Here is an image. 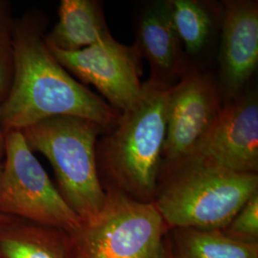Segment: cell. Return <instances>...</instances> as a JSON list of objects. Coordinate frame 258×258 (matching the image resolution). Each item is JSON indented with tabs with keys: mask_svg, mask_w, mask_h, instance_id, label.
<instances>
[{
	"mask_svg": "<svg viewBox=\"0 0 258 258\" xmlns=\"http://www.w3.org/2000/svg\"><path fill=\"white\" fill-rule=\"evenodd\" d=\"M45 29L46 19L39 12L16 19L13 82L0 103L3 132L20 131L55 116L92 120L109 132L120 113L57 61L47 45Z\"/></svg>",
	"mask_w": 258,
	"mask_h": 258,
	"instance_id": "obj_1",
	"label": "cell"
},
{
	"mask_svg": "<svg viewBox=\"0 0 258 258\" xmlns=\"http://www.w3.org/2000/svg\"><path fill=\"white\" fill-rule=\"evenodd\" d=\"M153 202L167 226L222 231L258 192L257 173H240L198 157L167 170Z\"/></svg>",
	"mask_w": 258,
	"mask_h": 258,
	"instance_id": "obj_2",
	"label": "cell"
},
{
	"mask_svg": "<svg viewBox=\"0 0 258 258\" xmlns=\"http://www.w3.org/2000/svg\"><path fill=\"white\" fill-rule=\"evenodd\" d=\"M172 86L148 81L138 102L98 141L97 160L135 199L148 202L157 191Z\"/></svg>",
	"mask_w": 258,
	"mask_h": 258,
	"instance_id": "obj_3",
	"label": "cell"
},
{
	"mask_svg": "<svg viewBox=\"0 0 258 258\" xmlns=\"http://www.w3.org/2000/svg\"><path fill=\"white\" fill-rule=\"evenodd\" d=\"M20 131L31 150L50 162L59 194L82 223L98 217L107 198L97 160L102 126L78 117L55 116Z\"/></svg>",
	"mask_w": 258,
	"mask_h": 258,
	"instance_id": "obj_4",
	"label": "cell"
},
{
	"mask_svg": "<svg viewBox=\"0 0 258 258\" xmlns=\"http://www.w3.org/2000/svg\"><path fill=\"white\" fill-rule=\"evenodd\" d=\"M106 203L94 220L75 234L77 258H168L164 243L166 222L153 202L120 189L106 191Z\"/></svg>",
	"mask_w": 258,
	"mask_h": 258,
	"instance_id": "obj_5",
	"label": "cell"
},
{
	"mask_svg": "<svg viewBox=\"0 0 258 258\" xmlns=\"http://www.w3.org/2000/svg\"><path fill=\"white\" fill-rule=\"evenodd\" d=\"M0 169V213L46 227L74 231L82 225L25 141L21 131L5 133Z\"/></svg>",
	"mask_w": 258,
	"mask_h": 258,
	"instance_id": "obj_6",
	"label": "cell"
},
{
	"mask_svg": "<svg viewBox=\"0 0 258 258\" xmlns=\"http://www.w3.org/2000/svg\"><path fill=\"white\" fill-rule=\"evenodd\" d=\"M49 47L57 61L83 83L95 86L111 106L123 113L144 92L142 57L135 45L126 46L112 36L79 51Z\"/></svg>",
	"mask_w": 258,
	"mask_h": 258,
	"instance_id": "obj_7",
	"label": "cell"
},
{
	"mask_svg": "<svg viewBox=\"0 0 258 258\" xmlns=\"http://www.w3.org/2000/svg\"><path fill=\"white\" fill-rule=\"evenodd\" d=\"M222 106L217 82L211 75L191 67L172 86L162 167L164 165L169 170L194 154Z\"/></svg>",
	"mask_w": 258,
	"mask_h": 258,
	"instance_id": "obj_8",
	"label": "cell"
},
{
	"mask_svg": "<svg viewBox=\"0 0 258 258\" xmlns=\"http://www.w3.org/2000/svg\"><path fill=\"white\" fill-rule=\"evenodd\" d=\"M190 157L201 158L235 172L257 173L256 95L243 93L237 99L223 103L212 128Z\"/></svg>",
	"mask_w": 258,
	"mask_h": 258,
	"instance_id": "obj_9",
	"label": "cell"
},
{
	"mask_svg": "<svg viewBox=\"0 0 258 258\" xmlns=\"http://www.w3.org/2000/svg\"><path fill=\"white\" fill-rule=\"evenodd\" d=\"M218 88L224 103L240 97L258 64V2L229 0L222 5Z\"/></svg>",
	"mask_w": 258,
	"mask_h": 258,
	"instance_id": "obj_10",
	"label": "cell"
},
{
	"mask_svg": "<svg viewBox=\"0 0 258 258\" xmlns=\"http://www.w3.org/2000/svg\"><path fill=\"white\" fill-rule=\"evenodd\" d=\"M134 45L149 62L151 82L173 86L192 67L176 33L168 1L153 2L141 11Z\"/></svg>",
	"mask_w": 258,
	"mask_h": 258,
	"instance_id": "obj_11",
	"label": "cell"
},
{
	"mask_svg": "<svg viewBox=\"0 0 258 258\" xmlns=\"http://www.w3.org/2000/svg\"><path fill=\"white\" fill-rule=\"evenodd\" d=\"M55 26L45 34L47 45L74 52L110 37L102 3L97 0H61Z\"/></svg>",
	"mask_w": 258,
	"mask_h": 258,
	"instance_id": "obj_12",
	"label": "cell"
},
{
	"mask_svg": "<svg viewBox=\"0 0 258 258\" xmlns=\"http://www.w3.org/2000/svg\"><path fill=\"white\" fill-rule=\"evenodd\" d=\"M168 5L184 54L201 55L220 27L222 6L200 0H168Z\"/></svg>",
	"mask_w": 258,
	"mask_h": 258,
	"instance_id": "obj_13",
	"label": "cell"
},
{
	"mask_svg": "<svg viewBox=\"0 0 258 258\" xmlns=\"http://www.w3.org/2000/svg\"><path fill=\"white\" fill-rule=\"evenodd\" d=\"M177 258H258V245L234 239L221 231L180 229Z\"/></svg>",
	"mask_w": 258,
	"mask_h": 258,
	"instance_id": "obj_14",
	"label": "cell"
},
{
	"mask_svg": "<svg viewBox=\"0 0 258 258\" xmlns=\"http://www.w3.org/2000/svg\"><path fill=\"white\" fill-rule=\"evenodd\" d=\"M0 237V252L4 258H65L62 249L44 231L25 229L11 231Z\"/></svg>",
	"mask_w": 258,
	"mask_h": 258,
	"instance_id": "obj_15",
	"label": "cell"
},
{
	"mask_svg": "<svg viewBox=\"0 0 258 258\" xmlns=\"http://www.w3.org/2000/svg\"><path fill=\"white\" fill-rule=\"evenodd\" d=\"M15 28L11 3L0 0V103L6 99L13 82Z\"/></svg>",
	"mask_w": 258,
	"mask_h": 258,
	"instance_id": "obj_16",
	"label": "cell"
},
{
	"mask_svg": "<svg viewBox=\"0 0 258 258\" xmlns=\"http://www.w3.org/2000/svg\"><path fill=\"white\" fill-rule=\"evenodd\" d=\"M227 229V235L234 239L257 243L258 192L249 198Z\"/></svg>",
	"mask_w": 258,
	"mask_h": 258,
	"instance_id": "obj_17",
	"label": "cell"
},
{
	"mask_svg": "<svg viewBox=\"0 0 258 258\" xmlns=\"http://www.w3.org/2000/svg\"><path fill=\"white\" fill-rule=\"evenodd\" d=\"M5 146H6L5 133L3 132V130L0 126V164L3 162L5 157Z\"/></svg>",
	"mask_w": 258,
	"mask_h": 258,
	"instance_id": "obj_18",
	"label": "cell"
},
{
	"mask_svg": "<svg viewBox=\"0 0 258 258\" xmlns=\"http://www.w3.org/2000/svg\"><path fill=\"white\" fill-rule=\"evenodd\" d=\"M1 164H2V163H1ZM1 164H0V169H1ZM9 218V216H6V215L0 213V229L8 224Z\"/></svg>",
	"mask_w": 258,
	"mask_h": 258,
	"instance_id": "obj_19",
	"label": "cell"
}]
</instances>
